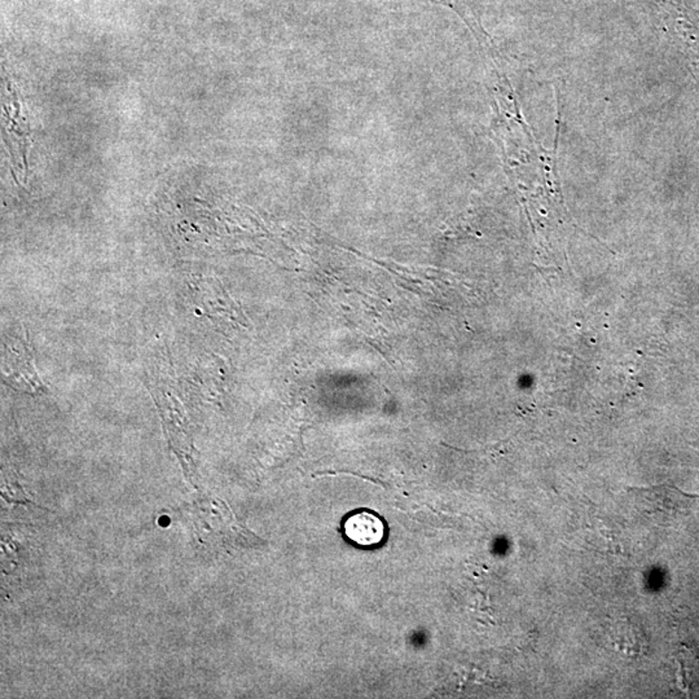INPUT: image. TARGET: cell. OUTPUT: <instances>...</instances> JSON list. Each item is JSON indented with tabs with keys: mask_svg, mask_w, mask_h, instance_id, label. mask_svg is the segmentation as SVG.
Here are the masks:
<instances>
[{
	"mask_svg": "<svg viewBox=\"0 0 699 699\" xmlns=\"http://www.w3.org/2000/svg\"><path fill=\"white\" fill-rule=\"evenodd\" d=\"M633 497L643 501L650 515L662 517L680 518L692 515L699 509V495H689L670 486L652 488H629Z\"/></svg>",
	"mask_w": 699,
	"mask_h": 699,
	"instance_id": "cell-1",
	"label": "cell"
},
{
	"mask_svg": "<svg viewBox=\"0 0 699 699\" xmlns=\"http://www.w3.org/2000/svg\"><path fill=\"white\" fill-rule=\"evenodd\" d=\"M345 534L360 547H373L385 538V524L373 513L358 512L350 515L344 524Z\"/></svg>",
	"mask_w": 699,
	"mask_h": 699,
	"instance_id": "cell-2",
	"label": "cell"
},
{
	"mask_svg": "<svg viewBox=\"0 0 699 699\" xmlns=\"http://www.w3.org/2000/svg\"><path fill=\"white\" fill-rule=\"evenodd\" d=\"M679 683L681 689L686 690V692L699 686V665L695 662L694 656L680 653Z\"/></svg>",
	"mask_w": 699,
	"mask_h": 699,
	"instance_id": "cell-3",
	"label": "cell"
}]
</instances>
